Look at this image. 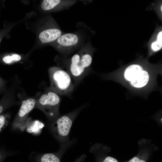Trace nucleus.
<instances>
[{"instance_id":"obj_1","label":"nucleus","mask_w":162,"mask_h":162,"mask_svg":"<svg viewBox=\"0 0 162 162\" xmlns=\"http://www.w3.org/2000/svg\"><path fill=\"white\" fill-rule=\"evenodd\" d=\"M92 52L88 40L71 56L60 58L61 64L71 76L75 88L89 74L92 61Z\"/></svg>"},{"instance_id":"obj_2","label":"nucleus","mask_w":162,"mask_h":162,"mask_svg":"<svg viewBox=\"0 0 162 162\" xmlns=\"http://www.w3.org/2000/svg\"><path fill=\"white\" fill-rule=\"evenodd\" d=\"M78 28L75 32L64 33L55 41L56 48L62 57H69L89 40L88 28L80 26Z\"/></svg>"},{"instance_id":"obj_3","label":"nucleus","mask_w":162,"mask_h":162,"mask_svg":"<svg viewBox=\"0 0 162 162\" xmlns=\"http://www.w3.org/2000/svg\"><path fill=\"white\" fill-rule=\"evenodd\" d=\"M85 106H82L68 113L61 115L48 124V127L52 134L61 144L69 141V133L73 123Z\"/></svg>"},{"instance_id":"obj_4","label":"nucleus","mask_w":162,"mask_h":162,"mask_svg":"<svg viewBox=\"0 0 162 162\" xmlns=\"http://www.w3.org/2000/svg\"><path fill=\"white\" fill-rule=\"evenodd\" d=\"M49 74L50 89L59 95L70 97L75 87L69 74L61 67H55L49 69Z\"/></svg>"},{"instance_id":"obj_5","label":"nucleus","mask_w":162,"mask_h":162,"mask_svg":"<svg viewBox=\"0 0 162 162\" xmlns=\"http://www.w3.org/2000/svg\"><path fill=\"white\" fill-rule=\"evenodd\" d=\"M60 102V95L49 88L40 96L35 106L44 113L50 122L61 115L59 112Z\"/></svg>"},{"instance_id":"obj_6","label":"nucleus","mask_w":162,"mask_h":162,"mask_svg":"<svg viewBox=\"0 0 162 162\" xmlns=\"http://www.w3.org/2000/svg\"><path fill=\"white\" fill-rule=\"evenodd\" d=\"M35 100L28 98L22 101L17 115L12 124V129H22L25 126L28 116L31 111L35 107Z\"/></svg>"},{"instance_id":"obj_7","label":"nucleus","mask_w":162,"mask_h":162,"mask_svg":"<svg viewBox=\"0 0 162 162\" xmlns=\"http://www.w3.org/2000/svg\"><path fill=\"white\" fill-rule=\"evenodd\" d=\"M72 141L61 144L60 149L54 153L41 154L35 158L36 162H60L62 156L67 149L72 144Z\"/></svg>"},{"instance_id":"obj_8","label":"nucleus","mask_w":162,"mask_h":162,"mask_svg":"<svg viewBox=\"0 0 162 162\" xmlns=\"http://www.w3.org/2000/svg\"><path fill=\"white\" fill-rule=\"evenodd\" d=\"M64 33L59 28H49L41 32L39 37L42 43H47L55 41Z\"/></svg>"},{"instance_id":"obj_9","label":"nucleus","mask_w":162,"mask_h":162,"mask_svg":"<svg viewBox=\"0 0 162 162\" xmlns=\"http://www.w3.org/2000/svg\"><path fill=\"white\" fill-rule=\"evenodd\" d=\"M149 80V75L148 72L145 70L141 72L131 81L130 83L133 86L137 88L145 86Z\"/></svg>"},{"instance_id":"obj_10","label":"nucleus","mask_w":162,"mask_h":162,"mask_svg":"<svg viewBox=\"0 0 162 162\" xmlns=\"http://www.w3.org/2000/svg\"><path fill=\"white\" fill-rule=\"evenodd\" d=\"M143 70L141 66L136 64H132L125 70L124 77L127 80L130 81Z\"/></svg>"},{"instance_id":"obj_11","label":"nucleus","mask_w":162,"mask_h":162,"mask_svg":"<svg viewBox=\"0 0 162 162\" xmlns=\"http://www.w3.org/2000/svg\"><path fill=\"white\" fill-rule=\"evenodd\" d=\"M162 47V32H160L157 36V40L153 42L151 45V47L154 51H157L160 49Z\"/></svg>"},{"instance_id":"obj_12","label":"nucleus","mask_w":162,"mask_h":162,"mask_svg":"<svg viewBox=\"0 0 162 162\" xmlns=\"http://www.w3.org/2000/svg\"><path fill=\"white\" fill-rule=\"evenodd\" d=\"M9 119L8 115H0V133L8 124Z\"/></svg>"},{"instance_id":"obj_13","label":"nucleus","mask_w":162,"mask_h":162,"mask_svg":"<svg viewBox=\"0 0 162 162\" xmlns=\"http://www.w3.org/2000/svg\"><path fill=\"white\" fill-rule=\"evenodd\" d=\"M21 58L20 56L17 54H13L11 56L9 55L4 56L3 59L4 62L6 64H10L13 62L18 61Z\"/></svg>"},{"instance_id":"obj_14","label":"nucleus","mask_w":162,"mask_h":162,"mask_svg":"<svg viewBox=\"0 0 162 162\" xmlns=\"http://www.w3.org/2000/svg\"><path fill=\"white\" fill-rule=\"evenodd\" d=\"M11 151L7 149L4 147L0 148V162H3L8 157L11 156L13 154Z\"/></svg>"},{"instance_id":"obj_15","label":"nucleus","mask_w":162,"mask_h":162,"mask_svg":"<svg viewBox=\"0 0 162 162\" xmlns=\"http://www.w3.org/2000/svg\"><path fill=\"white\" fill-rule=\"evenodd\" d=\"M102 162H118L116 158L110 156L106 157L103 160Z\"/></svg>"},{"instance_id":"obj_16","label":"nucleus","mask_w":162,"mask_h":162,"mask_svg":"<svg viewBox=\"0 0 162 162\" xmlns=\"http://www.w3.org/2000/svg\"><path fill=\"white\" fill-rule=\"evenodd\" d=\"M128 162H146V161L138 157L135 156L129 160Z\"/></svg>"},{"instance_id":"obj_17","label":"nucleus","mask_w":162,"mask_h":162,"mask_svg":"<svg viewBox=\"0 0 162 162\" xmlns=\"http://www.w3.org/2000/svg\"><path fill=\"white\" fill-rule=\"evenodd\" d=\"M86 157V156L85 154H82L75 160L73 162H82L85 160Z\"/></svg>"},{"instance_id":"obj_18","label":"nucleus","mask_w":162,"mask_h":162,"mask_svg":"<svg viewBox=\"0 0 162 162\" xmlns=\"http://www.w3.org/2000/svg\"><path fill=\"white\" fill-rule=\"evenodd\" d=\"M162 5L161 6V10H162Z\"/></svg>"},{"instance_id":"obj_19","label":"nucleus","mask_w":162,"mask_h":162,"mask_svg":"<svg viewBox=\"0 0 162 162\" xmlns=\"http://www.w3.org/2000/svg\"></svg>"}]
</instances>
